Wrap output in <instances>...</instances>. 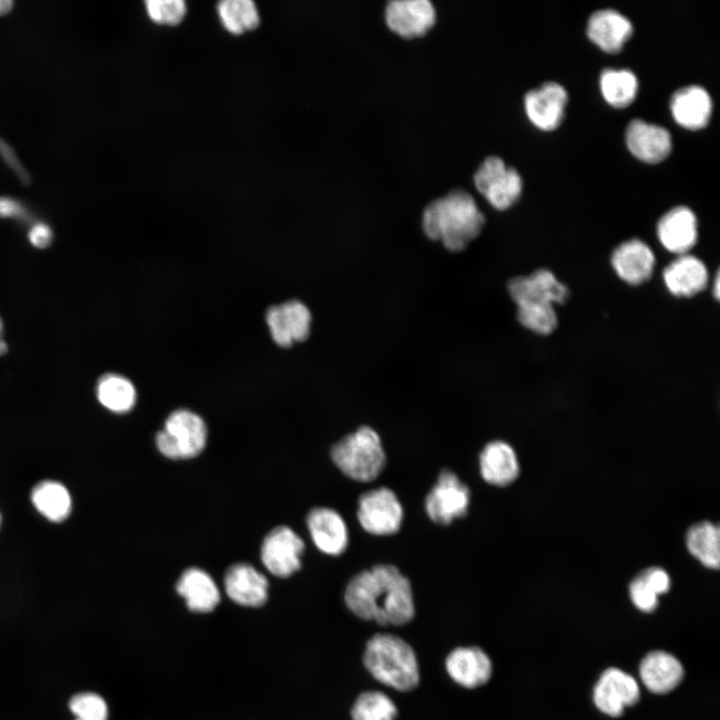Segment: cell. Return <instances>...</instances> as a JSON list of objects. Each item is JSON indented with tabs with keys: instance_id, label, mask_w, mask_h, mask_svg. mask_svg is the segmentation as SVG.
Listing matches in <instances>:
<instances>
[{
	"instance_id": "d6986e66",
	"label": "cell",
	"mask_w": 720,
	"mask_h": 720,
	"mask_svg": "<svg viewBox=\"0 0 720 720\" xmlns=\"http://www.w3.org/2000/svg\"><path fill=\"white\" fill-rule=\"evenodd\" d=\"M225 590L235 603L247 607H259L268 597V580L248 563L230 566L224 577Z\"/></svg>"
},
{
	"instance_id": "5b68a950",
	"label": "cell",
	"mask_w": 720,
	"mask_h": 720,
	"mask_svg": "<svg viewBox=\"0 0 720 720\" xmlns=\"http://www.w3.org/2000/svg\"><path fill=\"white\" fill-rule=\"evenodd\" d=\"M206 440L207 427L204 420L188 409L170 413L163 428L155 436L159 452L174 460L197 456L204 449Z\"/></svg>"
},
{
	"instance_id": "f1b7e54d",
	"label": "cell",
	"mask_w": 720,
	"mask_h": 720,
	"mask_svg": "<svg viewBox=\"0 0 720 720\" xmlns=\"http://www.w3.org/2000/svg\"><path fill=\"white\" fill-rule=\"evenodd\" d=\"M217 13L223 27L233 35L256 29L260 14L251 0H223L217 4Z\"/></svg>"
},
{
	"instance_id": "e575fe53",
	"label": "cell",
	"mask_w": 720,
	"mask_h": 720,
	"mask_svg": "<svg viewBox=\"0 0 720 720\" xmlns=\"http://www.w3.org/2000/svg\"><path fill=\"white\" fill-rule=\"evenodd\" d=\"M69 708L76 715V720H107V704L95 693L74 695L70 699Z\"/></svg>"
},
{
	"instance_id": "ee69618b",
	"label": "cell",
	"mask_w": 720,
	"mask_h": 720,
	"mask_svg": "<svg viewBox=\"0 0 720 720\" xmlns=\"http://www.w3.org/2000/svg\"><path fill=\"white\" fill-rule=\"evenodd\" d=\"M719 282H720L719 275L716 274L715 279H714V286H713V292H714V297H715V298H719V294H720V292H719V290H720Z\"/></svg>"
},
{
	"instance_id": "9a60e30c",
	"label": "cell",
	"mask_w": 720,
	"mask_h": 720,
	"mask_svg": "<svg viewBox=\"0 0 720 720\" xmlns=\"http://www.w3.org/2000/svg\"><path fill=\"white\" fill-rule=\"evenodd\" d=\"M657 236L667 251L677 256L688 254L698 238L695 214L685 206L672 208L658 221Z\"/></svg>"
},
{
	"instance_id": "7c38bea8",
	"label": "cell",
	"mask_w": 720,
	"mask_h": 720,
	"mask_svg": "<svg viewBox=\"0 0 720 720\" xmlns=\"http://www.w3.org/2000/svg\"><path fill=\"white\" fill-rule=\"evenodd\" d=\"M435 19V8L428 0H392L385 8L388 27L406 38L425 34Z\"/></svg>"
},
{
	"instance_id": "484cf974",
	"label": "cell",
	"mask_w": 720,
	"mask_h": 720,
	"mask_svg": "<svg viewBox=\"0 0 720 720\" xmlns=\"http://www.w3.org/2000/svg\"><path fill=\"white\" fill-rule=\"evenodd\" d=\"M31 501L35 509L52 522L64 521L72 510L69 491L63 484L53 480L39 482L32 489Z\"/></svg>"
},
{
	"instance_id": "f6af8a7d",
	"label": "cell",
	"mask_w": 720,
	"mask_h": 720,
	"mask_svg": "<svg viewBox=\"0 0 720 720\" xmlns=\"http://www.w3.org/2000/svg\"><path fill=\"white\" fill-rule=\"evenodd\" d=\"M0 525H1V515H0Z\"/></svg>"
},
{
	"instance_id": "603a6c76",
	"label": "cell",
	"mask_w": 720,
	"mask_h": 720,
	"mask_svg": "<svg viewBox=\"0 0 720 720\" xmlns=\"http://www.w3.org/2000/svg\"><path fill=\"white\" fill-rule=\"evenodd\" d=\"M670 107L675 121L691 130L705 127L712 113L710 95L697 85L677 90L671 97Z\"/></svg>"
},
{
	"instance_id": "2e32d148",
	"label": "cell",
	"mask_w": 720,
	"mask_h": 720,
	"mask_svg": "<svg viewBox=\"0 0 720 720\" xmlns=\"http://www.w3.org/2000/svg\"><path fill=\"white\" fill-rule=\"evenodd\" d=\"M625 139L629 151L647 163L663 161L672 148L671 135L664 127L642 119H634L628 124Z\"/></svg>"
},
{
	"instance_id": "b9f144b4",
	"label": "cell",
	"mask_w": 720,
	"mask_h": 720,
	"mask_svg": "<svg viewBox=\"0 0 720 720\" xmlns=\"http://www.w3.org/2000/svg\"><path fill=\"white\" fill-rule=\"evenodd\" d=\"M13 1L0 0V16L8 14L13 8Z\"/></svg>"
},
{
	"instance_id": "836d02e7",
	"label": "cell",
	"mask_w": 720,
	"mask_h": 720,
	"mask_svg": "<svg viewBox=\"0 0 720 720\" xmlns=\"http://www.w3.org/2000/svg\"><path fill=\"white\" fill-rule=\"evenodd\" d=\"M145 7L149 18L160 25H178L187 13V6L183 0H148L145 2Z\"/></svg>"
},
{
	"instance_id": "6da1fadb",
	"label": "cell",
	"mask_w": 720,
	"mask_h": 720,
	"mask_svg": "<svg viewBox=\"0 0 720 720\" xmlns=\"http://www.w3.org/2000/svg\"><path fill=\"white\" fill-rule=\"evenodd\" d=\"M344 601L355 616L382 626L405 625L415 616L411 583L392 564H378L353 576Z\"/></svg>"
},
{
	"instance_id": "8d00e7d4",
	"label": "cell",
	"mask_w": 720,
	"mask_h": 720,
	"mask_svg": "<svg viewBox=\"0 0 720 720\" xmlns=\"http://www.w3.org/2000/svg\"><path fill=\"white\" fill-rule=\"evenodd\" d=\"M629 593L633 604L639 610L651 612L657 607L658 596L646 585L640 575L631 582Z\"/></svg>"
},
{
	"instance_id": "7402d4cb",
	"label": "cell",
	"mask_w": 720,
	"mask_h": 720,
	"mask_svg": "<svg viewBox=\"0 0 720 720\" xmlns=\"http://www.w3.org/2000/svg\"><path fill=\"white\" fill-rule=\"evenodd\" d=\"M639 674L645 687L653 693L665 694L675 689L683 679L680 661L665 651H652L641 661Z\"/></svg>"
},
{
	"instance_id": "ac0fdd59",
	"label": "cell",
	"mask_w": 720,
	"mask_h": 720,
	"mask_svg": "<svg viewBox=\"0 0 720 720\" xmlns=\"http://www.w3.org/2000/svg\"><path fill=\"white\" fill-rule=\"evenodd\" d=\"M306 524L315 546L328 555H339L348 545V530L341 515L328 507L313 508Z\"/></svg>"
},
{
	"instance_id": "60d3db41",
	"label": "cell",
	"mask_w": 720,
	"mask_h": 720,
	"mask_svg": "<svg viewBox=\"0 0 720 720\" xmlns=\"http://www.w3.org/2000/svg\"><path fill=\"white\" fill-rule=\"evenodd\" d=\"M28 239L36 248H46L53 239V231L51 227L44 222L34 223L29 232Z\"/></svg>"
},
{
	"instance_id": "7bdbcfd3",
	"label": "cell",
	"mask_w": 720,
	"mask_h": 720,
	"mask_svg": "<svg viewBox=\"0 0 720 720\" xmlns=\"http://www.w3.org/2000/svg\"><path fill=\"white\" fill-rule=\"evenodd\" d=\"M2 331H3V325H2V320L0 318V356L7 351L6 342L2 338Z\"/></svg>"
},
{
	"instance_id": "44dd1931",
	"label": "cell",
	"mask_w": 720,
	"mask_h": 720,
	"mask_svg": "<svg viewBox=\"0 0 720 720\" xmlns=\"http://www.w3.org/2000/svg\"><path fill=\"white\" fill-rule=\"evenodd\" d=\"M633 33L632 23L613 9L593 13L587 24L589 39L603 51L618 53Z\"/></svg>"
},
{
	"instance_id": "74e56055",
	"label": "cell",
	"mask_w": 720,
	"mask_h": 720,
	"mask_svg": "<svg viewBox=\"0 0 720 720\" xmlns=\"http://www.w3.org/2000/svg\"><path fill=\"white\" fill-rule=\"evenodd\" d=\"M0 156L8 167L17 175L23 185L31 183V176L19 161L13 148L0 137Z\"/></svg>"
},
{
	"instance_id": "8fae6325",
	"label": "cell",
	"mask_w": 720,
	"mask_h": 720,
	"mask_svg": "<svg viewBox=\"0 0 720 720\" xmlns=\"http://www.w3.org/2000/svg\"><path fill=\"white\" fill-rule=\"evenodd\" d=\"M516 305L561 304L568 298V289L547 269H538L527 276L512 278L507 285Z\"/></svg>"
},
{
	"instance_id": "ffe728a7",
	"label": "cell",
	"mask_w": 720,
	"mask_h": 720,
	"mask_svg": "<svg viewBox=\"0 0 720 720\" xmlns=\"http://www.w3.org/2000/svg\"><path fill=\"white\" fill-rule=\"evenodd\" d=\"M664 283L677 297H692L707 286L709 275L705 264L690 254L677 256L663 271Z\"/></svg>"
},
{
	"instance_id": "5bb4252c",
	"label": "cell",
	"mask_w": 720,
	"mask_h": 720,
	"mask_svg": "<svg viewBox=\"0 0 720 720\" xmlns=\"http://www.w3.org/2000/svg\"><path fill=\"white\" fill-rule=\"evenodd\" d=\"M449 677L458 685L474 689L486 684L492 675V662L479 647H458L445 660Z\"/></svg>"
},
{
	"instance_id": "1f68e13d",
	"label": "cell",
	"mask_w": 720,
	"mask_h": 720,
	"mask_svg": "<svg viewBox=\"0 0 720 720\" xmlns=\"http://www.w3.org/2000/svg\"><path fill=\"white\" fill-rule=\"evenodd\" d=\"M517 319L525 328L541 335L552 333L558 323L554 305L550 304L518 305Z\"/></svg>"
},
{
	"instance_id": "cb8c5ba5",
	"label": "cell",
	"mask_w": 720,
	"mask_h": 720,
	"mask_svg": "<svg viewBox=\"0 0 720 720\" xmlns=\"http://www.w3.org/2000/svg\"><path fill=\"white\" fill-rule=\"evenodd\" d=\"M482 478L489 484L506 486L519 474V463L514 449L506 442L494 440L487 443L479 456Z\"/></svg>"
},
{
	"instance_id": "f35d334b",
	"label": "cell",
	"mask_w": 720,
	"mask_h": 720,
	"mask_svg": "<svg viewBox=\"0 0 720 720\" xmlns=\"http://www.w3.org/2000/svg\"><path fill=\"white\" fill-rule=\"evenodd\" d=\"M646 585L658 596L670 588V578L661 568H650L640 574Z\"/></svg>"
},
{
	"instance_id": "7a4b0ae2",
	"label": "cell",
	"mask_w": 720,
	"mask_h": 720,
	"mask_svg": "<svg viewBox=\"0 0 720 720\" xmlns=\"http://www.w3.org/2000/svg\"><path fill=\"white\" fill-rule=\"evenodd\" d=\"M484 223L485 217L472 195L459 188L431 201L422 216L425 235L440 241L451 252L463 250L479 235Z\"/></svg>"
},
{
	"instance_id": "d4e9b609",
	"label": "cell",
	"mask_w": 720,
	"mask_h": 720,
	"mask_svg": "<svg viewBox=\"0 0 720 720\" xmlns=\"http://www.w3.org/2000/svg\"><path fill=\"white\" fill-rule=\"evenodd\" d=\"M176 590L194 612L212 611L220 601L219 589L212 577L196 567L186 569L176 584Z\"/></svg>"
},
{
	"instance_id": "30bf717a",
	"label": "cell",
	"mask_w": 720,
	"mask_h": 720,
	"mask_svg": "<svg viewBox=\"0 0 720 720\" xmlns=\"http://www.w3.org/2000/svg\"><path fill=\"white\" fill-rule=\"evenodd\" d=\"M640 698V689L636 680L618 668L605 670L597 681L593 700L604 714L619 717L624 709L635 705Z\"/></svg>"
},
{
	"instance_id": "ab89813d",
	"label": "cell",
	"mask_w": 720,
	"mask_h": 720,
	"mask_svg": "<svg viewBox=\"0 0 720 720\" xmlns=\"http://www.w3.org/2000/svg\"><path fill=\"white\" fill-rule=\"evenodd\" d=\"M0 217L27 220L30 216L24 205L11 197H0Z\"/></svg>"
},
{
	"instance_id": "e0dca14e",
	"label": "cell",
	"mask_w": 720,
	"mask_h": 720,
	"mask_svg": "<svg viewBox=\"0 0 720 720\" xmlns=\"http://www.w3.org/2000/svg\"><path fill=\"white\" fill-rule=\"evenodd\" d=\"M652 249L640 239H630L617 246L611 264L621 280L639 285L650 279L655 267Z\"/></svg>"
},
{
	"instance_id": "277c9868",
	"label": "cell",
	"mask_w": 720,
	"mask_h": 720,
	"mask_svg": "<svg viewBox=\"0 0 720 720\" xmlns=\"http://www.w3.org/2000/svg\"><path fill=\"white\" fill-rule=\"evenodd\" d=\"M330 456L344 475L360 482H369L377 478L386 461L380 436L373 428L366 425L334 443L330 449Z\"/></svg>"
},
{
	"instance_id": "3957f363",
	"label": "cell",
	"mask_w": 720,
	"mask_h": 720,
	"mask_svg": "<svg viewBox=\"0 0 720 720\" xmlns=\"http://www.w3.org/2000/svg\"><path fill=\"white\" fill-rule=\"evenodd\" d=\"M363 664L375 680L400 692L415 689L420 681L413 648L393 634L372 636L366 643Z\"/></svg>"
},
{
	"instance_id": "4fadbf2b",
	"label": "cell",
	"mask_w": 720,
	"mask_h": 720,
	"mask_svg": "<svg viewBox=\"0 0 720 720\" xmlns=\"http://www.w3.org/2000/svg\"><path fill=\"white\" fill-rule=\"evenodd\" d=\"M568 95L556 82H547L529 91L524 98L525 110L530 121L539 129H556L564 115Z\"/></svg>"
},
{
	"instance_id": "d590c367",
	"label": "cell",
	"mask_w": 720,
	"mask_h": 720,
	"mask_svg": "<svg viewBox=\"0 0 720 720\" xmlns=\"http://www.w3.org/2000/svg\"><path fill=\"white\" fill-rule=\"evenodd\" d=\"M266 322L276 344L282 347H289L293 344L280 305L271 306L267 310Z\"/></svg>"
},
{
	"instance_id": "52a82bcc",
	"label": "cell",
	"mask_w": 720,
	"mask_h": 720,
	"mask_svg": "<svg viewBox=\"0 0 720 720\" xmlns=\"http://www.w3.org/2000/svg\"><path fill=\"white\" fill-rule=\"evenodd\" d=\"M470 490L449 469H443L429 493L424 506L428 517L439 525H448L468 512Z\"/></svg>"
},
{
	"instance_id": "83f0119b",
	"label": "cell",
	"mask_w": 720,
	"mask_h": 720,
	"mask_svg": "<svg viewBox=\"0 0 720 720\" xmlns=\"http://www.w3.org/2000/svg\"><path fill=\"white\" fill-rule=\"evenodd\" d=\"M686 544L690 553L708 568L718 569L720 542L718 526L703 521L687 532Z\"/></svg>"
},
{
	"instance_id": "4dcf8cb0",
	"label": "cell",
	"mask_w": 720,
	"mask_h": 720,
	"mask_svg": "<svg viewBox=\"0 0 720 720\" xmlns=\"http://www.w3.org/2000/svg\"><path fill=\"white\" fill-rule=\"evenodd\" d=\"M397 708L381 691H365L357 696L352 708V720H395Z\"/></svg>"
},
{
	"instance_id": "f546056e",
	"label": "cell",
	"mask_w": 720,
	"mask_h": 720,
	"mask_svg": "<svg viewBox=\"0 0 720 720\" xmlns=\"http://www.w3.org/2000/svg\"><path fill=\"white\" fill-rule=\"evenodd\" d=\"M600 87L603 97L610 105L623 108L635 99L638 82L630 70L605 69L600 76Z\"/></svg>"
},
{
	"instance_id": "8992f818",
	"label": "cell",
	"mask_w": 720,
	"mask_h": 720,
	"mask_svg": "<svg viewBox=\"0 0 720 720\" xmlns=\"http://www.w3.org/2000/svg\"><path fill=\"white\" fill-rule=\"evenodd\" d=\"M473 180L477 190L499 210L511 207L521 195V176L497 156L487 157L475 172Z\"/></svg>"
},
{
	"instance_id": "d6a6232c",
	"label": "cell",
	"mask_w": 720,
	"mask_h": 720,
	"mask_svg": "<svg viewBox=\"0 0 720 720\" xmlns=\"http://www.w3.org/2000/svg\"><path fill=\"white\" fill-rule=\"evenodd\" d=\"M280 306L293 343L304 341L311 327V313L307 306L299 300H289Z\"/></svg>"
},
{
	"instance_id": "ba28073f",
	"label": "cell",
	"mask_w": 720,
	"mask_h": 720,
	"mask_svg": "<svg viewBox=\"0 0 720 720\" xmlns=\"http://www.w3.org/2000/svg\"><path fill=\"white\" fill-rule=\"evenodd\" d=\"M357 518L366 532L380 536L391 535L401 527L403 508L391 489L379 487L359 497Z\"/></svg>"
},
{
	"instance_id": "9c48e42d",
	"label": "cell",
	"mask_w": 720,
	"mask_h": 720,
	"mask_svg": "<svg viewBox=\"0 0 720 720\" xmlns=\"http://www.w3.org/2000/svg\"><path fill=\"white\" fill-rule=\"evenodd\" d=\"M304 547L301 537L290 527H275L262 542V563L271 574L288 577L301 568Z\"/></svg>"
},
{
	"instance_id": "4316f807",
	"label": "cell",
	"mask_w": 720,
	"mask_h": 720,
	"mask_svg": "<svg viewBox=\"0 0 720 720\" xmlns=\"http://www.w3.org/2000/svg\"><path fill=\"white\" fill-rule=\"evenodd\" d=\"M96 393L98 401L106 409L118 414L130 411L136 402L134 385L118 374L102 376L97 383Z\"/></svg>"
}]
</instances>
